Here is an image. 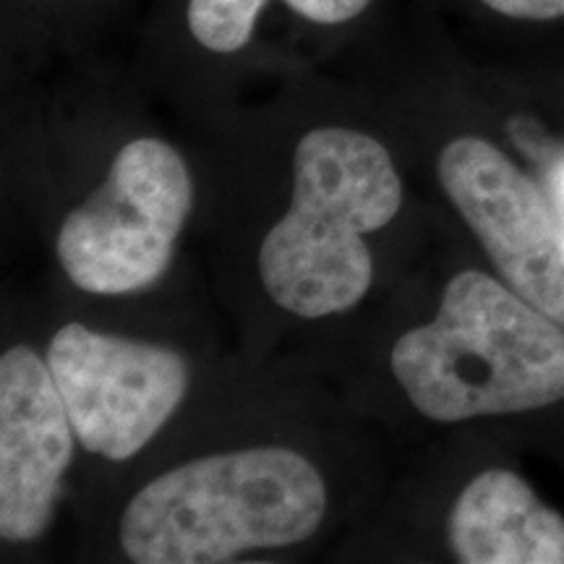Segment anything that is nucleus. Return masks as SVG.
I'll return each instance as SVG.
<instances>
[{
	"instance_id": "obj_6",
	"label": "nucleus",
	"mask_w": 564,
	"mask_h": 564,
	"mask_svg": "<svg viewBox=\"0 0 564 564\" xmlns=\"http://www.w3.org/2000/svg\"><path fill=\"white\" fill-rule=\"evenodd\" d=\"M436 175L502 280L564 324V209L481 137L444 147Z\"/></svg>"
},
{
	"instance_id": "obj_7",
	"label": "nucleus",
	"mask_w": 564,
	"mask_h": 564,
	"mask_svg": "<svg viewBox=\"0 0 564 564\" xmlns=\"http://www.w3.org/2000/svg\"><path fill=\"white\" fill-rule=\"evenodd\" d=\"M74 423L47 358L26 345L0 358V535L40 539L55 518L74 460Z\"/></svg>"
},
{
	"instance_id": "obj_5",
	"label": "nucleus",
	"mask_w": 564,
	"mask_h": 564,
	"mask_svg": "<svg viewBox=\"0 0 564 564\" xmlns=\"http://www.w3.org/2000/svg\"><path fill=\"white\" fill-rule=\"evenodd\" d=\"M47 366L76 440L87 453L123 463L178 411L188 364L162 345L95 333L70 322L47 345Z\"/></svg>"
},
{
	"instance_id": "obj_3",
	"label": "nucleus",
	"mask_w": 564,
	"mask_h": 564,
	"mask_svg": "<svg viewBox=\"0 0 564 564\" xmlns=\"http://www.w3.org/2000/svg\"><path fill=\"white\" fill-rule=\"evenodd\" d=\"M327 512L319 470L288 447L196 457L133 494L118 541L137 564H217L312 539Z\"/></svg>"
},
{
	"instance_id": "obj_2",
	"label": "nucleus",
	"mask_w": 564,
	"mask_h": 564,
	"mask_svg": "<svg viewBox=\"0 0 564 564\" xmlns=\"http://www.w3.org/2000/svg\"><path fill=\"white\" fill-rule=\"evenodd\" d=\"M403 181L392 154L369 133L327 126L301 137L293 158V199L259 249L270 299L301 319L356 306L373 280L364 238L394 220Z\"/></svg>"
},
{
	"instance_id": "obj_9",
	"label": "nucleus",
	"mask_w": 564,
	"mask_h": 564,
	"mask_svg": "<svg viewBox=\"0 0 564 564\" xmlns=\"http://www.w3.org/2000/svg\"><path fill=\"white\" fill-rule=\"evenodd\" d=\"M295 17L322 26L348 24L371 0H280ZM270 0H188V32L209 53H238L249 45Z\"/></svg>"
},
{
	"instance_id": "obj_8",
	"label": "nucleus",
	"mask_w": 564,
	"mask_h": 564,
	"mask_svg": "<svg viewBox=\"0 0 564 564\" xmlns=\"http://www.w3.org/2000/svg\"><path fill=\"white\" fill-rule=\"evenodd\" d=\"M447 541L463 564H564V518L505 468L484 470L460 491Z\"/></svg>"
},
{
	"instance_id": "obj_11",
	"label": "nucleus",
	"mask_w": 564,
	"mask_h": 564,
	"mask_svg": "<svg viewBox=\"0 0 564 564\" xmlns=\"http://www.w3.org/2000/svg\"><path fill=\"white\" fill-rule=\"evenodd\" d=\"M552 188H554L556 202H560V207L564 209V162H560V167H556L552 175Z\"/></svg>"
},
{
	"instance_id": "obj_4",
	"label": "nucleus",
	"mask_w": 564,
	"mask_h": 564,
	"mask_svg": "<svg viewBox=\"0 0 564 564\" xmlns=\"http://www.w3.org/2000/svg\"><path fill=\"white\" fill-rule=\"evenodd\" d=\"M194 204L186 162L167 141L133 139L108 181L66 217L55 253L79 291L123 295L150 288L173 262Z\"/></svg>"
},
{
	"instance_id": "obj_1",
	"label": "nucleus",
	"mask_w": 564,
	"mask_h": 564,
	"mask_svg": "<svg viewBox=\"0 0 564 564\" xmlns=\"http://www.w3.org/2000/svg\"><path fill=\"white\" fill-rule=\"evenodd\" d=\"M390 366L440 423L539 411L564 400V324L481 270L444 285L440 312L394 343Z\"/></svg>"
},
{
	"instance_id": "obj_10",
	"label": "nucleus",
	"mask_w": 564,
	"mask_h": 564,
	"mask_svg": "<svg viewBox=\"0 0 564 564\" xmlns=\"http://www.w3.org/2000/svg\"><path fill=\"white\" fill-rule=\"evenodd\" d=\"M486 9L520 21L564 19V0H481Z\"/></svg>"
}]
</instances>
